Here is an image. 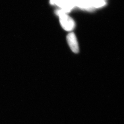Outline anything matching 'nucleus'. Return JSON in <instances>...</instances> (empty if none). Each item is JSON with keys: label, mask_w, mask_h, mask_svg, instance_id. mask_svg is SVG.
Here are the masks:
<instances>
[{"label": "nucleus", "mask_w": 124, "mask_h": 124, "mask_svg": "<svg viewBox=\"0 0 124 124\" xmlns=\"http://www.w3.org/2000/svg\"><path fill=\"white\" fill-rule=\"evenodd\" d=\"M94 0H76V6L83 9H89L93 6Z\"/></svg>", "instance_id": "nucleus-4"}, {"label": "nucleus", "mask_w": 124, "mask_h": 124, "mask_svg": "<svg viewBox=\"0 0 124 124\" xmlns=\"http://www.w3.org/2000/svg\"><path fill=\"white\" fill-rule=\"evenodd\" d=\"M61 0H50V3L52 5L59 6Z\"/></svg>", "instance_id": "nucleus-6"}, {"label": "nucleus", "mask_w": 124, "mask_h": 124, "mask_svg": "<svg viewBox=\"0 0 124 124\" xmlns=\"http://www.w3.org/2000/svg\"><path fill=\"white\" fill-rule=\"evenodd\" d=\"M56 13L59 16L60 24L65 30L71 31L74 29L75 23L74 20L61 9L58 10Z\"/></svg>", "instance_id": "nucleus-1"}, {"label": "nucleus", "mask_w": 124, "mask_h": 124, "mask_svg": "<svg viewBox=\"0 0 124 124\" xmlns=\"http://www.w3.org/2000/svg\"><path fill=\"white\" fill-rule=\"evenodd\" d=\"M105 4L104 0H94L93 6L96 8H99L104 6Z\"/></svg>", "instance_id": "nucleus-5"}, {"label": "nucleus", "mask_w": 124, "mask_h": 124, "mask_svg": "<svg viewBox=\"0 0 124 124\" xmlns=\"http://www.w3.org/2000/svg\"><path fill=\"white\" fill-rule=\"evenodd\" d=\"M67 41L71 49L75 53H78L79 47L76 36L73 33H69L67 36Z\"/></svg>", "instance_id": "nucleus-2"}, {"label": "nucleus", "mask_w": 124, "mask_h": 124, "mask_svg": "<svg viewBox=\"0 0 124 124\" xmlns=\"http://www.w3.org/2000/svg\"><path fill=\"white\" fill-rule=\"evenodd\" d=\"M75 6L76 0H61L58 7L67 13Z\"/></svg>", "instance_id": "nucleus-3"}]
</instances>
